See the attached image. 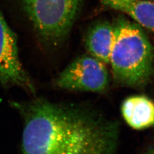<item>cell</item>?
Returning <instances> with one entry per match:
<instances>
[{"instance_id": "cell-6", "label": "cell", "mask_w": 154, "mask_h": 154, "mask_svg": "<svg viewBox=\"0 0 154 154\" xmlns=\"http://www.w3.org/2000/svg\"><path fill=\"white\" fill-rule=\"evenodd\" d=\"M121 109L124 120L133 129L142 130L154 126V102L146 96L127 98Z\"/></svg>"}, {"instance_id": "cell-4", "label": "cell", "mask_w": 154, "mask_h": 154, "mask_svg": "<svg viewBox=\"0 0 154 154\" xmlns=\"http://www.w3.org/2000/svg\"><path fill=\"white\" fill-rule=\"evenodd\" d=\"M109 80L103 62L91 55H83L60 73L54 85L68 91L102 93L109 88Z\"/></svg>"}, {"instance_id": "cell-1", "label": "cell", "mask_w": 154, "mask_h": 154, "mask_svg": "<svg viewBox=\"0 0 154 154\" xmlns=\"http://www.w3.org/2000/svg\"><path fill=\"white\" fill-rule=\"evenodd\" d=\"M114 26L110 63L114 80L124 87L144 88L153 72L152 46L138 23L121 18Z\"/></svg>"}, {"instance_id": "cell-8", "label": "cell", "mask_w": 154, "mask_h": 154, "mask_svg": "<svg viewBox=\"0 0 154 154\" xmlns=\"http://www.w3.org/2000/svg\"><path fill=\"white\" fill-rule=\"evenodd\" d=\"M102 3L131 17L138 24L154 30V4L143 0H100Z\"/></svg>"}, {"instance_id": "cell-3", "label": "cell", "mask_w": 154, "mask_h": 154, "mask_svg": "<svg viewBox=\"0 0 154 154\" xmlns=\"http://www.w3.org/2000/svg\"><path fill=\"white\" fill-rule=\"evenodd\" d=\"M23 10L39 38L60 44L70 31L80 0H20Z\"/></svg>"}, {"instance_id": "cell-7", "label": "cell", "mask_w": 154, "mask_h": 154, "mask_svg": "<svg viewBox=\"0 0 154 154\" xmlns=\"http://www.w3.org/2000/svg\"><path fill=\"white\" fill-rule=\"evenodd\" d=\"M114 36V25L107 21L97 22L90 28L87 34V50L91 56L105 64H109Z\"/></svg>"}, {"instance_id": "cell-5", "label": "cell", "mask_w": 154, "mask_h": 154, "mask_svg": "<svg viewBox=\"0 0 154 154\" xmlns=\"http://www.w3.org/2000/svg\"><path fill=\"white\" fill-rule=\"evenodd\" d=\"M0 83L35 94V88L20 61L17 38L0 11Z\"/></svg>"}, {"instance_id": "cell-9", "label": "cell", "mask_w": 154, "mask_h": 154, "mask_svg": "<svg viewBox=\"0 0 154 154\" xmlns=\"http://www.w3.org/2000/svg\"><path fill=\"white\" fill-rule=\"evenodd\" d=\"M144 154H154V146L149 149V150Z\"/></svg>"}, {"instance_id": "cell-2", "label": "cell", "mask_w": 154, "mask_h": 154, "mask_svg": "<svg viewBox=\"0 0 154 154\" xmlns=\"http://www.w3.org/2000/svg\"><path fill=\"white\" fill-rule=\"evenodd\" d=\"M13 105L24 121L21 154H54L61 103L35 98Z\"/></svg>"}]
</instances>
